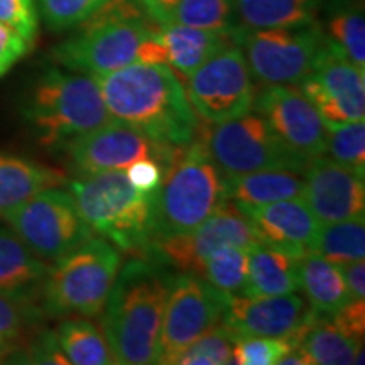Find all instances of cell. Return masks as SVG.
<instances>
[{"instance_id":"cell-2","label":"cell","mask_w":365,"mask_h":365,"mask_svg":"<svg viewBox=\"0 0 365 365\" xmlns=\"http://www.w3.org/2000/svg\"><path fill=\"white\" fill-rule=\"evenodd\" d=\"M173 274L148 255L120 264L102 312L105 340L117 364H158Z\"/></svg>"},{"instance_id":"cell-18","label":"cell","mask_w":365,"mask_h":365,"mask_svg":"<svg viewBox=\"0 0 365 365\" xmlns=\"http://www.w3.org/2000/svg\"><path fill=\"white\" fill-rule=\"evenodd\" d=\"M235 207L244 213L262 244L298 259L313 252L319 222L303 198Z\"/></svg>"},{"instance_id":"cell-15","label":"cell","mask_w":365,"mask_h":365,"mask_svg":"<svg viewBox=\"0 0 365 365\" xmlns=\"http://www.w3.org/2000/svg\"><path fill=\"white\" fill-rule=\"evenodd\" d=\"M259 242L247 218L234 203L227 202L193 230L156 237L144 255L180 272L198 274L202 264L223 247H244Z\"/></svg>"},{"instance_id":"cell-9","label":"cell","mask_w":365,"mask_h":365,"mask_svg":"<svg viewBox=\"0 0 365 365\" xmlns=\"http://www.w3.org/2000/svg\"><path fill=\"white\" fill-rule=\"evenodd\" d=\"M2 220L46 262L56 261L93 237L75 198L61 186L39 191L11 210Z\"/></svg>"},{"instance_id":"cell-13","label":"cell","mask_w":365,"mask_h":365,"mask_svg":"<svg viewBox=\"0 0 365 365\" xmlns=\"http://www.w3.org/2000/svg\"><path fill=\"white\" fill-rule=\"evenodd\" d=\"M298 86L328 130L365 118V70L354 65L325 36L312 70Z\"/></svg>"},{"instance_id":"cell-24","label":"cell","mask_w":365,"mask_h":365,"mask_svg":"<svg viewBox=\"0 0 365 365\" xmlns=\"http://www.w3.org/2000/svg\"><path fill=\"white\" fill-rule=\"evenodd\" d=\"M303 173L264 170L227 175V200L234 205H264L281 200L303 198Z\"/></svg>"},{"instance_id":"cell-43","label":"cell","mask_w":365,"mask_h":365,"mask_svg":"<svg viewBox=\"0 0 365 365\" xmlns=\"http://www.w3.org/2000/svg\"><path fill=\"white\" fill-rule=\"evenodd\" d=\"M344 279L349 287L352 299H364L365 298V262L364 259L359 261L346 262L340 266Z\"/></svg>"},{"instance_id":"cell-12","label":"cell","mask_w":365,"mask_h":365,"mask_svg":"<svg viewBox=\"0 0 365 365\" xmlns=\"http://www.w3.org/2000/svg\"><path fill=\"white\" fill-rule=\"evenodd\" d=\"M63 150L68 166L76 176H91L107 171H124L143 158L158 159L168 171L182 148L159 144L134 127L110 118L97 129L70 140Z\"/></svg>"},{"instance_id":"cell-28","label":"cell","mask_w":365,"mask_h":365,"mask_svg":"<svg viewBox=\"0 0 365 365\" xmlns=\"http://www.w3.org/2000/svg\"><path fill=\"white\" fill-rule=\"evenodd\" d=\"M59 349L68 362L75 365H112L117 364L105 335L85 318H66L56 331Z\"/></svg>"},{"instance_id":"cell-23","label":"cell","mask_w":365,"mask_h":365,"mask_svg":"<svg viewBox=\"0 0 365 365\" xmlns=\"http://www.w3.org/2000/svg\"><path fill=\"white\" fill-rule=\"evenodd\" d=\"M159 36L166 51V63L186 78H190L208 59L234 44L228 34L173 22L159 24Z\"/></svg>"},{"instance_id":"cell-29","label":"cell","mask_w":365,"mask_h":365,"mask_svg":"<svg viewBox=\"0 0 365 365\" xmlns=\"http://www.w3.org/2000/svg\"><path fill=\"white\" fill-rule=\"evenodd\" d=\"M336 266L365 257L364 217L352 220L319 223L314 235L313 252Z\"/></svg>"},{"instance_id":"cell-1","label":"cell","mask_w":365,"mask_h":365,"mask_svg":"<svg viewBox=\"0 0 365 365\" xmlns=\"http://www.w3.org/2000/svg\"><path fill=\"white\" fill-rule=\"evenodd\" d=\"M93 78L112 118L159 144L193 143L196 113L180 76L166 63H135Z\"/></svg>"},{"instance_id":"cell-8","label":"cell","mask_w":365,"mask_h":365,"mask_svg":"<svg viewBox=\"0 0 365 365\" xmlns=\"http://www.w3.org/2000/svg\"><path fill=\"white\" fill-rule=\"evenodd\" d=\"M230 39L242 49L250 75L259 83L298 85L312 70L323 44V31L317 22L271 29L237 24Z\"/></svg>"},{"instance_id":"cell-27","label":"cell","mask_w":365,"mask_h":365,"mask_svg":"<svg viewBox=\"0 0 365 365\" xmlns=\"http://www.w3.org/2000/svg\"><path fill=\"white\" fill-rule=\"evenodd\" d=\"M314 313V312H313ZM301 346L308 354L312 364L349 365L364 364L362 340L341 331L330 317L314 313L312 325L304 335Z\"/></svg>"},{"instance_id":"cell-7","label":"cell","mask_w":365,"mask_h":365,"mask_svg":"<svg viewBox=\"0 0 365 365\" xmlns=\"http://www.w3.org/2000/svg\"><path fill=\"white\" fill-rule=\"evenodd\" d=\"M53 262L38 299L43 317H98L122 264L120 250L90 237Z\"/></svg>"},{"instance_id":"cell-38","label":"cell","mask_w":365,"mask_h":365,"mask_svg":"<svg viewBox=\"0 0 365 365\" xmlns=\"http://www.w3.org/2000/svg\"><path fill=\"white\" fill-rule=\"evenodd\" d=\"M0 22L21 34L33 46L39 29L36 0H0Z\"/></svg>"},{"instance_id":"cell-14","label":"cell","mask_w":365,"mask_h":365,"mask_svg":"<svg viewBox=\"0 0 365 365\" xmlns=\"http://www.w3.org/2000/svg\"><path fill=\"white\" fill-rule=\"evenodd\" d=\"M191 108L208 124H220L247 113L254 105L255 86L239 46L230 44L208 59L188 78Z\"/></svg>"},{"instance_id":"cell-37","label":"cell","mask_w":365,"mask_h":365,"mask_svg":"<svg viewBox=\"0 0 365 365\" xmlns=\"http://www.w3.org/2000/svg\"><path fill=\"white\" fill-rule=\"evenodd\" d=\"M43 318L36 303L9 298L0 294V340L16 345L36 319Z\"/></svg>"},{"instance_id":"cell-25","label":"cell","mask_w":365,"mask_h":365,"mask_svg":"<svg viewBox=\"0 0 365 365\" xmlns=\"http://www.w3.org/2000/svg\"><path fill=\"white\" fill-rule=\"evenodd\" d=\"M299 284L309 308L322 317H331L352 299L340 266L318 254L299 259Z\"/></svg>"},{"instance_id":"cell-30","label":"cell","mask_w":365,"mask_h":365,"mask_svg":"<svg viewBox=\"0 0 365 365\" xmlns=\"http://www.w3.org/2000/svg\"><path fill=\"white\" fill-rule=\"evenodd\" d=\"M182 24L228 34L239 24L234 0H178L161 24Z\"/></svg>"},{"instance_id":"cell-17","label":"cell","mask_w":365,"mask_h":365,"mask_svg":"<svg viewBox=\"0 0 365 365\" xmlns=\"http://www.w3.org/2000/svg\"><path fill=\"white\" fill-rule=\"evenodd\" d=\"M303 200L319 223L352 220L365 213L364 178L330 158L309 159Z\"/></svg>"},{"instance_id":"cell-40","label":"cell","mask_w":365,"mask_h":365,"mask_svg":"<svg viewBox=\"0 0 365 365\" xmlns=\"http://www.w3.org/2000/svg\"><path fill=\"white\" fill-rule=\"evenodd\" d=\"M31 44L11 27L0 22V78L29 53Z\"/></svg>"},{"instance_id":"cell-6","label":"cell","mask_w":365,"mask_h":365,"mask_svg":"<svg viewBox=\"0 0 365 365\" xmlns=\"http://www.w3.org/2000/svg\"><path fill=\"white\" fill-rule=\"evenodd\" d=\"M227 200V175L203 140L182 148L154 195L153 239L190 232Z\"/></svg>"},{"instance_id":"cell-42","label":"cell","mask_w":365,"mask_h":365,"mask_svg":"<svg viewBox=\"0 0 365 365\" xmlns=\"http://www.w3.org/2000/svg\"><path fill=\"white\" fill-rule=\"evenodd\" d=\"M29 362L34 364H70L65 354L59 349V344L54 333H43L39 339H36L29 345V354H27Z\"/></svg>"},{"instance_id":"cell-19","label":"cell","mask_w":365,"mask_h":365,"mask_svg":"<svg viewBox=\"0 0 365 365\" xmlns=\"http://www.w3.org/2000/svg\"><path fill=\"white\" fill-rule=\"evenodd\" d=\"M312 308L296 293L232 296L223 323L235 335L286 336L307 323Z\"/></svg>"},{"instance_id":"cell-41","label":"cell","mask_w":365,"mask_h":365,"mask_svg":"<svg viewBox=\"0 0 365 365\" xmlns=\"http://www.w3.org/2000/svg\"><path fill=\"white\" fill-rule=\"evenodd\" d=\"M331 322L357 340H364L365 331V303L364 299H350L344 308L331 314Z\"/></svg>"},{"instance_id":"cell-5","label":"cell","mask_w":365,"mask_h":365,"mask_svg":"<svg viewBox=\"0 0 365 365\" xmlns=\"http://www.w3.org/2000/svg\"><path fill=\"white\" fill-rule=\"evenodd\" d=\"M81 217L93 234L120 252L144 255L153 240L154 195L137 190L124 171L68 180Z\"/></svg>"},{"instance_id":"cell-32","label":"cell","mask_w":365,"mask_h":365,"mask_svg":"<svg viewBox=\"0 0 365 365\" xmlns=\"http://www.w3.org/2000/svg\"><path fill=\"white\" fill-rule=\"evenodd\" d=\"M196 276L203 277L223 293L242 294L247 279V249L223 247L217 250L202 264Z\"/></svg>"},{"instance_id":"cell-20","label":"cell","mask_w":365,"mask_h":365,"mask_svg":"<svg viewBox=\"0 0 365 365\" xmlns=\"http://www.w3.org/2000/svg\"><path fill=\"white\" fill-rule=\"evenodd\" d=\"M49 271L43 261L7 225H0V294L38 304Z\"/></svg>"},{"instance_id":"cell-22","label":"cell","mask_w":365,"mask_h":365,"mask_svg":"<svg viewBox=\"0 0 365 365\" xmlns=\"http://www.w3.org/2000/svg\"><path fill=\"white\" fill-rule=\"evenodd\" d=\"M63 171L33 159L0 153V218L31 196L48 188L66 186Z\"/></svg>"},{"instance_id":"cell-11","label":"cell","mask_w":365,"mask_h":365,"mask_svg":"<svg viewBox=\"0 0 365 365\" xmlns=\"http://www.w3.org/2000/svg\"><path fill=\"white\" fill-rule=\"evenodd\" d=\"M230 298L193 272L173 274L164 307L158 364H170L186 345L223 323Z\"/></svg>"},{"instance_id":"cell-26","label":"cell","mask_w":365,"mask_h":365,"mask_svg":"<svg viewBox=\"0 0 365 365\" xmlns=\"http://www.w3.org/2000/svg\"><path fill=\"white\" fill-rule=\"evenodd\" d=\"M322 0H234L239 24L271 29L299 27L314 22Z\"/></svg>"},{"instance_id":"cell-36","label":"cell","mask_w":365,"mask_h":365,"mask_svg":"<svg viewBox=\"0 0 365 365\" xmlns=\"http://www.w3.org/2000/svg\"><path fill=\"white\" fill-rule=\"evenodd\" d=\"M327 153L330 159L345 166L346 170L365 175V124L352 122L335 130H328Z\"/></svg>"},{"instance_id":"cell-21","label":"cell","mask_w":365,"mask_h":365,"mask_svg":"<svg viewBox=\"0 0 365 365\" xmlns=\"http://www.w3.org/2000/svg\"><path fill=\"white\" fill-rule=\"evenodd\" d=\"M299 259L262 242L247 249V279L242 296H277L298 293Z\"/></svg>"},{"instance_id":"cell-33","label":"cell","mask_w":365,"mask_h":365,"mask_svg":"<svg viewBox=\"0 0 365 365\" xmlns=\"http://www.w3.org/2000/svg\"><path fill=\"white\" fill-rule=\"evenodd\" d=\"M235 333L225 323L213 327L190 345L180 350L170 364L178 365H225L232 364Z\"/></svg>"},{"instance_id":"cell-39","label":"cell","mask_w":365,"mask_h":365,"mask_svg":"<svg viewBox=\"0 0 365 365\" xmlns=\"http://www.w3.org/2000/svg\"><path fill=\"white\" fill-rule=\"evenodd\" d=\"M164 173L166 170L158 159L143 158L127 168L125 176L137 190L144 191V193H156L163 182Z\"/></svg>"},{"instance_id":"cell-31","label":"cell","mask_w":365,"mask_h":365,"mask_svg":"<svg viewBox=\"0 0 365 365\" xmlns=\"http://www.w3.org/2000/svg\"><path fill=\"white\" fill-rule=\"evenodd\" d=\"M323 36L354 65L365 70V19L362 7L341 0L328 17L327 34Z\"/></svg>"},{"instance_id":"cell-3","label":"cell","mask_w":365,"mask_h":365,"mask_svg":"<svg viewBox=\"0 0 365 365\" xmlns=\"http://www.w3.org/2000/svg\"><path fill=\"white\" fill-rule=\"evenodd\" d=\"M75 29L51 51L65 70L103 76L135 63H166L159 24L135 0H110Z\"/></svg>"},{"instance_id":"cell-4","label":"cell","mask_w":365,"mask_h":365,"mask_svg":"<svg viewBox=\"0 0 365 365\" xmlns=\"http://www.w3.org/2000/svg\"><path fill=\"white\" fill-rule=\"evenodd\" d=\"M19 113L38 144L48 149H63L112 118L97 80L61 68H48L26 86Z\"/></svg>"},{"instance_id":"cell-35","label":"cell","mask_w":365,"mask_h":365,"mask_svg":"<svg viewBox=\"0 0 365 365\" xmlns=\"http://www.w3.org/2000/svg\"><path fill=\"white\" fill-rule=\"evenodd\" d=\"M110 0H36L38 14L53 33L75 29Z\"/></svg>"},{"instance_id":"cell-45","label":"cell","mask_w":365,"mask_h":365,"mask_svg":"<svg viewBox=\"0 0 365 365\" xmlns=\"http://www.w3.org/2000/svg\"><path fill=\"white\" fill-rule=\"evenodd\" d=\"M14 350H16V345L0 340V364L6 362V360L14 354Z\"/></svg>"},{"instance_id":"cell-34","label":"cell","mask_w":365,"mask_h":365,"mask_svg":"<svg viewBox=\"0 0 365 365\" xmlns=\"http://www.w3.org/2000/svg\"><path fill=\"white\" fill-rule=\"evenodd\" d=\"M301 344L298 333L286 336L237 335L232 346V364L239 365H274Z\"/></svg>"},{"instance_id":"cell-44","label":"cell","mask_w":365,"mask_h":365,"mask_svg":"<svg viewBox=\"0 0 365 365\" xmlns=\"http://www.w3.org/2000/svg\"><path fill=\"white\" fill-rule=\"evenodd\" d=\"M135 2L139 4L140 9L148 14L150 19L161 24L166 14L171 11L178 0H135Z\"/></svg>"},{"instance_id":"cell-16","label":"cell","mask_w":365,"mask_h":365,"mask_svg":"<svg viewBox=\"0 0 365 365\" xmlns=\"http://www.w3.org/2000/svg\"><path fill=\"white\" fill-rule=\"evenodd\" d=\"M252 107L298 156L309 161L327 154L328 129L298 85H267L255 91Z\"/></svg>"},{"instance_id":"cell-10","label":"cell","mask_w":365,"mask_h":365,"mask_svg":"<svg viewBox=\"0 0 365 365\" xmlns=\"http://www.w3.org/2000/svg\"><path fill=\"white\" fill-rule=\"evenodd\" d=\"M203 143L225 175L264 170L304 173L309 163L282 143L261 113L250 110L215 124Z\"/></svg>"}]
</instances>
